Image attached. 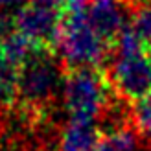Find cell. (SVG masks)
I'll return each mask as SVG.
<instances>
[{"instance_id": "obj_1", "label": "cell", "mask_w": 151, "mask_h": 151, "mask_svg": "<svg viewBox=\"0 0 151 151\" xmlns=\"http://www.w3.org/2000/svg\"><path fill=\"white\" fill-rule=\"evenodd\" d=\"M65 66L52 48H37L17 76V103L39 118H50L52 105L63 90Z\"/></svg>"}, {"instance_id": "obj_2", "label": "cell", "mask_w": 151, "mask_h": 151, "mask_svg": "<svg viewBox=\"0 0 151 151\" xmlns=\"http://www.w3.org/2000/svg\"><path fill=\"white\" fill-rule=\"evenodd\" d=\"M112 48L88 24L87 11L66 9L61 20L55 54L65 70L101 66Z\"/></svg>"}, {"instance_id": "obj_3", "label": "cell", "mask_w": 151, "mask_h": 151, "mask_svg": "<svg viewBox=\"0 0 151 151\" xmlns=\"http://www.w3.org/2000/svg\"><path fill=\"white\" fill-rule=\"evenodd\" d=\"M111 94L112 87L105 72L96 68H78L65 72L61 98L70 122L98 124Z\"/></svg>"}, {"instance_id": "obj_4", "label": "cell", "mask_w": 151, "mask_h": 151, "mask_svg": "<svg viewBox=\"0 0 151 151\" xmlns=\"http://www.w3.org/2000/svg\"><path fill=\"white\" fill-rule=\"evenodd\" d=\"M105 76L120 98L137 101L151 94V55L146 50L137 54H114Z\"/></svg>"}, {"instance_id": "obj_5", "label": "cell", "mask_w": 151, "mask_h": 151, "mask_svg": "<svg viewBox=\"0 0 151 151\" xmlns=\"http://www.w3.org/2000/svg\"><path fill=\"white\" fill-rule=\"evenodd\" d=\"M63 15L65 11L48 9V7H41L29 2L28 6H22L13 15V19H15L17 32L28 37L33 44H37L41 48L55 50Z\"/></svg>"}, {"instance_id": "obj_6", "label": "cell", "mask_w": 151, "mask_h": 151, "mask_svg": "<svg viewBox=\"0 0 151 151\" xmlns=\"http://www.w3.org/2000/svg\"><path fill=\"white\" fill-rule=\"evenodd\" d=\"M87 19L94 32L112 48L122 32L129 26L131 4L129 0H92Z\"/></svg>"}, {"instance_id": "obj_7", "label": "cell", "mask_w": 151, "mask_h": 151, "mask_svg": "<svg viewBox=\"0 0 151 151\" xmlns=\"http://www.w3.org/2000/svg\"><path fill=\"white\" fill-rule=\"evenodd\" d=\"M101 133L96 124L68 122L59 131V151H96Z\"/></svg>"}, {"instance_id": "obj_8", "label": "cell", "mask_w": 151, "mask_h": 151, "mask_svg": "<svg viewBox=\"0 0 151 151\" xmlns=\"http://www.w3.org/2000/svg\"><path fill=\"white\" fill-rule=\"evenodd\" d=\"M37 48H39L37 44H33L28 37H24L15 28L9 33L0 37V63L11 66L19 72L29 61V57L35 54Z\"/></svg>"}, {"instance_id": "obj_9", "label": "cell", "mask_w": 151, "mask_h": 151, "mask_svg": "<svg viewBox=\"0 0 151 151\" xmlns=\"http://www.w3.org/2000/svg\"><path fill=\"white\" fill-rule=\"evenodd\" d=\"M138 147H140V134L133 125H129L116 133L101 134L96 151H138Z\"/></svg>"}, {"instance_id": "obj_10", "label": "cell", "mask_w": 151, "mask_h": 151, "mask_svg": "<svg viewBox=\"0 0 151 151\" xmlns=\"http://www.w3.org/2000/svg\"><path fill=\"white\" fill-rule=\"evenodd\" d=\"M131 120H133V127L137 129L140 137L151 138V94L133 101Z\"/></svg>"}, {"instance_id": "obj_11", "label": "cell", "mask_w": 151, "mask_h": 151, "mask_svg": "<svg viewBox=\"0 0 151 151\" xmlns=\"http://www.w3.org/2000/svg\"><path fill=\"white\" fill-rule=\"evenodd\" d=\"M32 4H37L41 7H48V9L66 11L65 9V0H32Z\"/></svg>"}, {"instance_id": "obj_12", "label": "cell", "mask_w": 151, "mask_h": 151, "mask_svg": "<svg viewBox=\"0 0 151 151\" xmlns=\"http://www.w3.org/2000/svg\"><path fill=\"white\" fill-rule=\"evenodd\" d=\"M92 0H65V9H83V6Z\"/></svg>"}, {"instance_id": "obj_13", "label": "cell", "mask_w": 151, "mask_h": 151, "mask_svg": "<svg viewBox=\"0 0 151 151\" xmlns=\"http://www.w3.org/2000/svg\"><path fill=\"white\" fill-rule=\"evenodd\" d=\"M20 2H24V0H0V6H17V4H20Z\"/></svg>"}]
</instances>
